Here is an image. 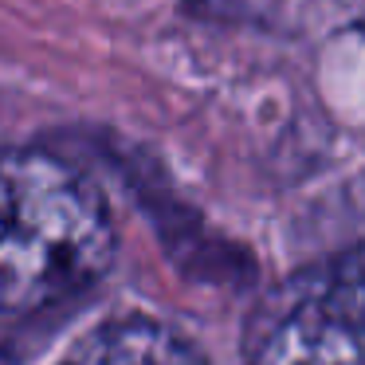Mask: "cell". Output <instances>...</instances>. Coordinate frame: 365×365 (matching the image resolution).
<instances>
[{"label": "cell", "mask_w": 365, "mask_h": 365, "mask_svg": "<svg viewBox=\"0 0 365 365\" xmlns=\"http://www.w3.org/2000/svg\"><path fill=\"white\" fill-rule=\"evenodd\" d=\"M59 365H208L192 341L153 318H114L83 334Z\"/></svg>", "instance_id": "cell-3"}, {"label": "cell", "mask_w": 365, "mask_h": 365, "mask_svg": "<svg viewBox=\"0 0 365 365\" xmlns=\"http://www.w3.org/2000/svg\"><path fill=\"white\" fill-rule=\"evenodd\" d=\"M244 365H365V244L279 283L247 326Z\"/></svg>", "instance_id": "cell-2"}, {"label": "cell", "mask_w": 365, "mask_h": 365, "mask_svg": "<svg viewBox=\"0 0 365 365\" xmlns=\"http://www.w3.org/2000/svg\"><path fill=\"white\" fill-rule=\"evenodd\" d=\"M114 259V220L87 173L40 150H0V314L87 291Z\"/></svg>", "instance_id": "cell-1"}]
</instances>
